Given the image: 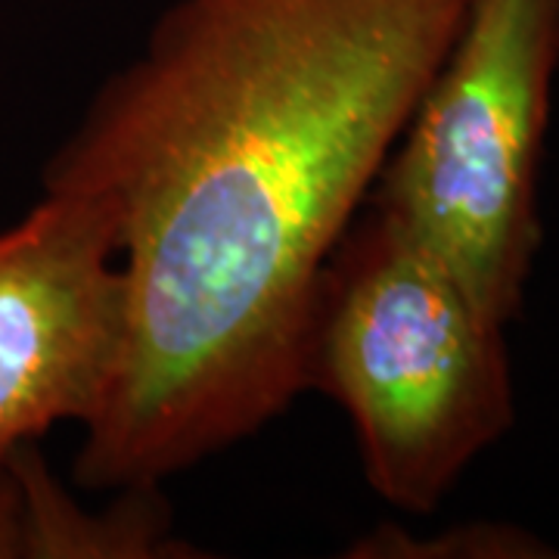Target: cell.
<instances>
[{
	"label": "cell",
	"instance_id": "6da1fadb",
	"mask_svg": "<svg viewBox=\"0 0 559 559\" xmlns=\"http://www.w3.org/2000/svg\"><path fill=\"white\" fill-rule=\"evenodd\" d=\"M469 0H175L44 168L100 202L124 348L81 432L91 491L165 485L301 395L320 267Z\"/></svg>",
	"mask_w": 559,
	"mask_h": 559
},
{
	"label": "cell",
	"instance_id": "7a4b0ae2",
	"mask_svg": "<svg viewBox=\"0 0 559 559\" xmlns=\"http://www.w3.org/2000/svg\"><path fill=\"white\" fill-rule=\"evenodd\" d=\"M305 389L340 404L367 485L414 516L436 513L516 423L507 326L367 202L311 293Z\"/></svg>",
	"mask_w": 559,
	"mask_h": 559
},
{
	"label": "cell",
	"instance_id": "3957f363",
	"mask_svg": "<svg viewBox=\"0 0 559 559\" xmlns=\"http://www.w3.org/2000/svg\"><path fill=\"white\" fill-rule=\"evenodd\" d=\"M557 72L559 0H469L367 197L503 326L522 314L544 246Z\"/></svg>",
	"mask_w": 559,
	"mask_h": 559
},
{
	"label": "cell",
	"instance_id": "277c9868",
	"mask_svg": "<svg viewBox=\"0 0 559 559\" xmlns=\"http://www.w3.org/2000/svg\"><path fill=\"white\" fill-rule=\"evenodd\" d=\"M124 274L100 202L44 190L0 230V466L60 423L97 417L124 348Z\"/></svg>",
	"mask_w": 559,
	"mask_h": 559
},
{
	"label": "cell",
	"instance_id": "5b68a950",
	"mask_svg": "<svg viewBox=\"0 0 559 559\" xmlns=\"http://www.w3.org/2000/svg\"><path fill=\"white\" fill-rule=\"evenodd\" d=\"M22 498V559L202 557L175 538L162 485H124L106 510H84L50 476L35 441L7 457Z\"/></svg>",
	"mask_w": 559,
	"mask_h": 559
},
{
	"label": "cell",
	"instance_id": "8992f818",
	"mask_svg": "<svg viewBox=\"0 0 559 559\" xmlns=\"http://www.w3.org/2000/svg\"><path fill=\"white\" fill-rule=\"evenodd\" d=\"M352 559H544L557 557L547 540L510 522H466L436 538H417L401 525H377L358 538Z\"/></svg>",
	"mask_w": 559,
	"mask_h": 559
},
{
	"label": "cell",
	"instance_id": "52a82bcc",
	"mask_svg": "<svg viewBox=\"0 0 559 559\" xmlns=\"http://www.w3.org/2000/svg\"><path fill=\"white\" fill-rule=\"evenodd\" d=\"M0 559H22V498L10 466H0Z\"/></svg>",
	"mask_w": 559,
	"mask_h": 559
}]
</instances>
